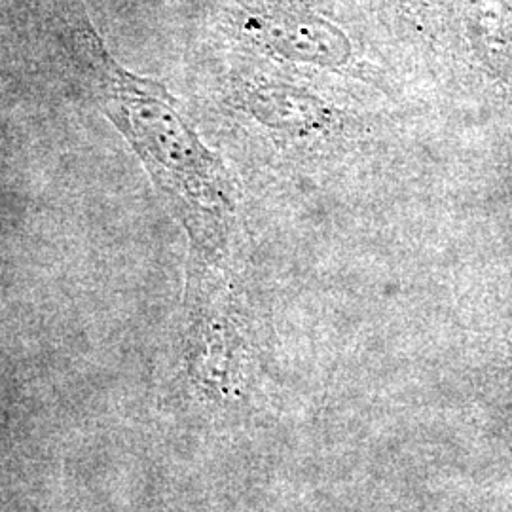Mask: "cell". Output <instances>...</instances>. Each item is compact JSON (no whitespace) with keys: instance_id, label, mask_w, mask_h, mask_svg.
Wrapping results in <instances>:
<instances>
[{"instance_id":"cell-1","label":"cell","mask_w":512,"mask_h":512,"mask_svg":"<svg viewBox=\"0 0 512 512\" xmlns=\"http://www.w3.org/2000/svg\"><path fill=\"white\" fill-rule=\"evenodd\" d=\"M105 109L129 139L154 181L179 203L194 239H222L230 200L219 160L203 147L162 84L129 74L99 55Z\"/></svg>"}]
</instances>
